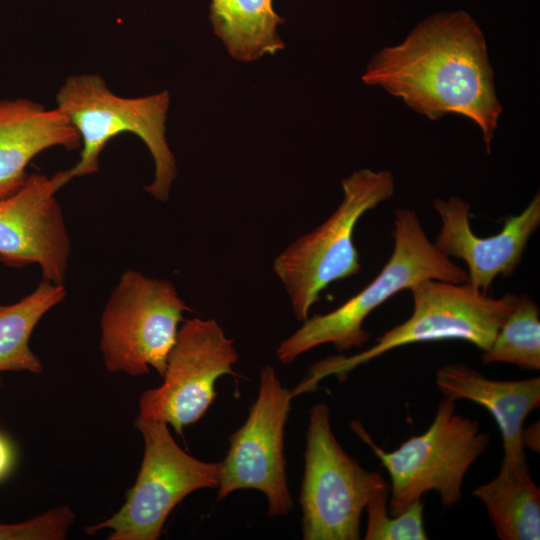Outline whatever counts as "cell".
Masks as SVG:
<instances>
[{
	"label": "cell",
	"instance_id": "obj_1",
	"mask_svg": "<svg viewBox=\"0 0 540 540\" xmlns=\"http://www.w3.org/2000/svg\"><path fill=\"white\" fill-rule=\"evenodd\" d=\"M362 80L430 120L447 114L469 119L479 127L490 154L502 105L484 34L466 12L436 13L422 20L404 41L377 52Z\"/></svg>",
	"mask_w": 540,
	"mask_h": 540
},
{
	"label": "cell",
	"instance_id": "obj_2",
	"mask_svg": "<svg viewBox=\"0 0 540 540\" xmlns=\"http://www.w3.org/2000/svg\"><path fill=\"white\" fill-rule=\"evenodd\" d=\"M392 253L379 274L341 306L303 322L276 350L277 358L289 364L301 354L323 344L338 352L359 348L369 340L365 319L398 292L425 280L465 283L467 272L440 252L423 229L415 211L395 212Z\"/></svg>",
	"mask_w": 540,
	"mask_h": 540
},
{
	"label": "cell",
	"instance_id": "obj_3",
	"mask_svg": "<svg viewBox=\"0 0 540 540\" xmlns=\"http://www.w3.org/2000/svg\"><path fill=\"white\" fill-rule=\"evenodd\" d=\"M413 299L411 316L385 331L365 351L331 355L309 369L307 377L293 390L294 395L310 391L324 378L343 381L365 363L396 348L424 342L461 340L483 352L492 344L500 327L515 308L519 295L492 298L468 283L425 280L409 288Z\"/></svg>",
	"mask_w": 540,
	"mask_h": 540
},
{
	"label": "cell",
	"instance_id": "obj_4",
	"mask_svg": "<svg viewBox=\"0 0 540 540\" xmlns=\"http://www.w3.org/2000/svg\"><path fill=\"white\" fill-rule=\"evenodd\" d=\"M56 103L81 139L79 160L67 169L71 180L96 173L107 143L122 133H132L145 143L154 160L155 176L145 190L158 200L168 199L177 167L166 139L167 91L122 97L111 91L100 75L84 73L65 80Z\"/></svg>",
	"mask_w": 540,
	"mask_h": 540
},
{
	"label": "cell",
	"instance_id": "obj_5",
	"mask_svg": "<svg viewBox=\"0 0 540 540\" xmlns=\"http://www.w3.org/2000/svg\"><path fill=\"white\" fill-rule=\"evenodd\" d=\"M342 190L343 198L335 211L274 259V272L298 321L309 318L310 309L331 283L361 271L353 241L355 227L366 212L392 197L395 180L388 170L363 168L342 180Z\"/></svg>",
	"mask_w": 540,
	"mask_h": 540
},
{
	"label": "cell",
	"instance_id": "obj_6",
	"mask_svg": "<svg viewBox=\"0 0 540 540\" xmlns=\"http://www.w3.org/2000/svg\"><path fill=\"white\" fill-rule=\"evenodd\" d=\"M352 430L381 461L390 477L388 513L397 515L429 491H434L444 507L456 505L468 469L490 442L478 421L456 412V401H439L428 429L387 452L375 444L360 422Z\"/></svg>",
	"mask_w": 540,
	"mask_h": 540
},
{
	"label": "cell",
	"instance_id": "obj_7",
	"mask_svg": "<svg viewBox=\"0 0 540 540\" xmlns=\"http://www.w3.org/2000/svg\"><path fill=\"white\" fill-rule=\"evenodd\" d=\"M189 311L170 281L125 271L100 320V351L107 370L141 376L153 368L163 377L179 324Z\"/></svg>",
	"mask_w": 540,
	"mask_h": 540
},
{
	"label": "cell",
	"instance_id": "obj_8",
	"mask_svg": "<svg viewBox=\"0 0 540 540\" xmlns=\"http://www.w3.org/2000/svg\"><path fill=\"white\" fill-rule=\"evenodd\" d=\"M133 424L144 441L138 476L115 514L83 529L89 535L110 529L109 540H156L179 502L219 484L220 462H204L186 453L166 423L137 416Z\"/></svg>",
	"mask_w": 540,
	"mask_h": 540
},
{
	"label": "cell",
	"instance_id": "obj_9",
	"mask_svg": "<svg viewBox=\"0 0 540 540\" xmlns=\"http://www.w3.org/2000/svg\"><path fill=\"white\" fill-rule=\"evenodd\" d=\"M300 491L305 540H358L363 510L381 474L364 469L332 432L330 409L309 410Z\"/></svg>",
	"mask_w": 540,
	"mask_h": 540
},
{
	"label": "cell",
	"instance_id": "obj_10",
	"mask_svg": "<svg viewBox=\"0 0 540 540\" xmlns=\"http://www.w3.org/2000/svg\"><path fill=\"white\" fill-rule=\"evenodd\" d=\"M258 395L245 423L229 437V449L220 462L217 498L234 491L254 489L267 499L271 517L287 515L293 501L284 455V429L293 392L286 389L273 367L260 371Z\"/></svg>",
	"mask_w": 540,
	"mask_h": 540
},
{
	"label": "cell",
	"instance_id": "obj_11",
	"mask_svg": "<svg viewBox=\"0 0 540 540\" xmlns=\"http://www.w3.org/2000/svg\"><path fill=\"white\" fill-rule=\"evenodd\" d=\"M238 360L234 341L214 319L183 321L170 351L163 383L142 393L138 416L161 421L182 435L216 397L218 378L234 374Z\"/></svg>",
	"mask_w": 540,
	"mask_h": 540
},
{
	"label": "cell",
	"instance_id": "obj_12",
	"mask_svg": "<svg viewBox=\"0 0 540 540\" xmlns=\"http://www.w3.org/2000/svg\"><path fill=\"white\" fill-rule=\"evenodd\" d=\"M71 179L31 174L15 193L0 199V260L12 267L38 264L43 279L63 284L70 240L57 191Z\"/></svg>",
	"mask_w": 540,
	"mask_h": 540
},
{
	"label": "cell",
	"instance_id": "obj_13",
	"mask_svg": "<svg viewBox=\"0 0 540 540\" xmlns=\"http://www.w3.org/2000/svg\"><path fill=\"white\" fill-rule=\"evenodd\" d=\"M433 208L442 225L434 245L447 257L464 260L470 286L488 294L497 277L509 278L521 263L527 243L540 225V195L518 215H508L501 231L479 237L469 221L470 204L459 196L437 198Z\"/></svg>",
	"mask_w": 540,
	"mask_h": 540
},
{
	"label": "cell",
	"instance_id": "obj_14",
	"mask_svg": "<svg viewBox=\"0 0 540 540\" xmlns=\"http://www.w3.org/2000/svg\"><path fill=\"white\" fill-rule=\"evenodd\" d=\"M435 382L445 397L472 401L490 412L502 436V463H528L521 435L525 419L540 406V377L492 380L465 364L455 363L439 368Z\"/></svg>",
	"mask_w": 540,
	"mask_h": 540
},
{
	"label": "cell",
	"instance_id": "obj_15",
	"mask_svg": "<svg viewBox=\"0 0 540 540\" xmlns=\"http://www.w3.org/2000/svg\"><path fill=\"white\" fill-rule=\"evenodd\" d=\"M58 146L81 147L77 130L60 109L24 98L0 100V199L24 185L35 156Z\"/></svg>",
	"mask_w": 540,
	"mask_h": 540
},
{
	"label": "cell",
	"instance_id": "obj_16",
	"mask_svg": "<svg viewBox=\"0 0 540 540\" xmlns=\"http://www.w3.org/2000/svg\"><path fill=\"white\" fill-rule=\"evenodd\" d=\"M472 495L485 506L499 539H540V489L531 478L528 463H501L498 474Z\"/></svg>",
	"mask_w": 540,
	"mask_h": 540
},
{
	"label": "cell",
	"instance_id": "obj_17",
	"mask_svg": "<svg viewBox=\"0 0 540 540\" xmlns=\"http://www.w3.org/2000/svg\"><path fill=\"white\" fill-rule=\"evenodd\" d=\"M210 20L236 60L250 62L285 47L277 32L284 18L275 13L272 0H211Z\"/></svg>",
	"mask_w": 540,
	"mask_h": 540
},
{
	"label": "cell",
	"instance_id": "obj_18",
	"mask_svg": "<svg viewBox=\"0 0 540 540\" xmlns=\"http://www.w3.org/2000/svg\"><path fill=\"white\" fill-rule=\"evenodd\" d=\"M63 284L43 279L21 300L0 305V374L26 371L38 374L43 366L31 350L29 340L41 318L65 297ZM0 376V385H1Z\"/></svg>",
	"mask_w": 540,
	"mask_h": 540
},
{
	"label": "cell",
	"instance_id": "obj_19",
	"mask_svg": "<svg viewBox=\"0 0 540 540\" xmlns=\"http://www.w3.org/2000/svg\"><path fill=\"white\" fill-rule=\"evenodd\" d=\"M482 362L513 364L523 369H540V311L528 295H519Z\"/></svg>",
	"mask_w": 540,
	"mask_h": 540
},
{
	"label": "cell",
	"instance_id": "obj_20",
	"mask_svg": "<svg viewBox=\"0 0 540 540\" xmlns=\"http://www.w3.org/2000/svg\"><path fill=\"white\" fill-rule=\"evenodd\" d=\"M390 484L382 477L377 479L365 509L368 520L364 534L366 540H426L424 504L421 499L413 502L397 515H388Z\"/></svg>",
	"mask_w": 540,
	"mask_h": 540
},
{
	"label": "cell",
	"instance_id": "obj_21",
	"mask_svg": "<svg viewBox=\"0 0 540 540\" xmlns=\"http://www.w3.org/2000/svg\"><path fill=\"white\" fill-rule=\"evenodd\" d=\"M74 519L75 513L64 505L20 523H0V540H63Z\"/></svg>",
	"mask_w": 540,
	"mask_h": 540
},
{
	"label": "cell",
	"instance_id": "obj_22",
	"mask_svg": "<svg viewBox=\"0 0 540 540\" xmlns=\"http://www.w3.org/2000/svg\"><path fill=\"white\" fill-rule=\"evenodd\" d=\"M13 463V448L10 442L0 434V481L10 472Z\"/></svg>",
	"mask_w": 540,
	"mask_h": 540
},
{
	"label": "cell",
	"instance_id": "obj_23",
	"mask_svg": "<svg viewBox=\"0 0 540 540\" xmlns=\"http://www.w3.org/2000/svg\"><path fill=\"white\" fill-rule=\"evenodd\" d=\"M540 430L539 422L531 424L529 427L522 430L521 440L523 447L527 446L534 452H539L540 447Z\"/></svg>",
	"mask_w": 540,
	"mask_h": 540
}]
</instances>
